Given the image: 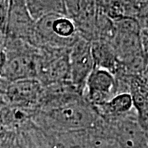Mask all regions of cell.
Masks as SVG:
<instances>
[{"mask_svg": "<svg viewBox=\"0 0 148 148\" xmlns=\"http://www.w3.org/2000/svg\"><path fill=\"white\" fill-rule=\"evenodd\" d=\"M40 57L38 65L39 80L44 86L57 82L69 81V49H46L39 48Z\"/></svg>", "mask_w": 148, "mask_h": 148, "instance_id": "3", "label": "cell"}, {"mask_svg": "<svg viewBox=\"0 0 148 148\" xmlns=\"http://www.w3.org/2000/svg\"><path fill=\"white\" fill-rule=\"evenodd\" d=\"M79 36L77 28L72 18L63 15H49L36 21L34 46L69 49Z\"/></svg>", "mask_w": 148, "mask_h": 148, "instance_id": "1", "label": "cell"}, {"mask_svg": "<svg viewBox=\"0 0 148 148\" xmlns=\"http://www.w3.org/2000/svg\"><path fill=\"white\" fill-rule=\"evenodd\" d=\"M8 104V101L7 100L4 95H0V111L2 110Z\"/></svg>", "mask_w": 148, "mask_h": 148, "instance_id": "13", "label": "cell"}, {"mask_svg": "<svg viewBox=\"0 0 148 148\" xmlns=\"http://www.w3.org/2000/svg\"><path fill=\"white\" fill-rule=\"evenodd\" d=\"M7 63V54L3 49H0V77H2Z\"/></svg>", "mask_w": 148, "mask_h": 148, "instance_id": "12", "label": "cell"}, {"mask_svg": "<svg viewBox=\"0 0 148 148\" xmlns=\"http://www.w3.org/2000/svg\"><path fill=\"white\" fill-rule=\"evenodd\" d=\"M6 41V35L4 32H3L2 30H0V49H3L4 47Z\"/></svg>", "mask_w": 148, "mask_h": 148, "instance_id": "14", "label": "cell"}, {"mask_svg": "<svg viewBox=\"0 0 148 148\" xmlns=\"http://www.w3.org/2000/svg\"><path fill=\"white\" fill-rule=\"evenodd\" d=\"M44 86L36 78L9 82L5 92L8 104L24 108L40 105Z\"/></svg>", "mask_w": 148, "mask_h": 148, "instance_id": "7", "label": "cell"}, {"mask_svg": "<svg viewBox=\"0 0 148 148\" xmlns=\"http://www.w3.org/2000/svg\"><path fill=\"white\" fill-rule=\"evenodd\" d=\"M134 106L133 99L131 94L127 92H121L117 94L113 99L102 106L96 107L106 115L115 117H123L132 110Z\"/></svg>", "mask_w": 148, "mask_h": 148, "instance_id": "11", "label": "cell"}, {"mask_svg": "<svg viewBox=\"0 0 148 148\" xmlns=\"http://www.w3.org/2000/svg\"><path fill=\"white\" fill-rule=\"evenodd\" d=\"M49 125L59 130L78 131L89 128L95 123V114L82 96L53 109L43 110Z\"/></svg>", "mask_w": 148, "mask_h": 148, "instance_id": "2", "label": "cell"}, {"mask_svg": "<svg viewBox=\"0 0 148 148\" xmlns=\"http://www.w3.org/2000/svg\"><path fill=\"white\" fill-rule=\"evenodd\" d=\"M85 90L89 103L99 107L119 94V85L114 74L95 68L86 81Z\"/></svg>", "mask_w": 148, "mask_h": 148, "instance_id": "6", "label": "cell"}, {"mask_svg": "<svg viewBox=\"0 0 148 148\" xmlns=\"http://www.w3.org/2000/svg\"><path fill=\"white\" fill-rule=\"evenodd\" d=\"M36 21L27 8L25 0H10L5 35L18 39L34 46Z\"/></svg>", "mask_w": 148, "mask_h": 148, "instance_id": "5", "label": "cell"}, {"mask_svg": "<svg viewBox=\"0 0 148 148\" xmlns=\"http://www.w3.org/2000/svg\"><path fill=\"white\" fill-rule=\"evenodd\" d=\"M115 141L119 148H148V135L138 119L123 116L114 127Z\"/></svg>", "mask_w": 148, "mask_h": 148, "instance_id": "8", "label": "cell"}, {"mask_svg": "<svg viewBox=\"0 0 148 148\" xmlns=\"http://www.w3.org/2000/svg\"><path fill=\"white\" fill-rule=\"evenodd\" d=\"M69 81L83 94L86 81L95 69L91 42L80 36L69 51Z\"/></svg>", "mask_w": 148, "mask_h": 148, "instance_id": "4", "label": "cell"}, {"mask_svg": "<svg viewBox=\"0 0 148 148\" xmlns=\"http://www.w3.org/2000/svg\"><path fill=\"white\" fill-rule=\"evenodd\" d=\"M91 49L96 69H106L113 74L116 72L119 63L110 43L95 40L91 43Z\"/></svg>", "mask_w": 148, "mask_h": 148, "instance_id": "10", "label": "cell"}, {"mask_svg": "<svg viewBox=\"0 0 148 148\" xmlns=\"http://www.w3.org/2000/svg\"><path fill=\"white\" fill-rule=\"evenodd\" d=\"M25 1L28 11L35 21L49 15L68 16V12L64 0H25Z\"/></svg>", "mask_w": 148, "mask_h": 148, "instance_id": "9", "label": "cell"}]
</instances>
